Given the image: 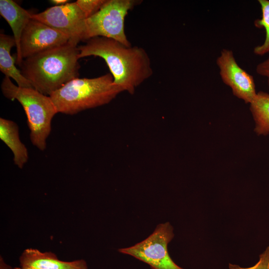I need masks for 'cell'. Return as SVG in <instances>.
<instances>
[{
    "label": "cell",
    "mask_w": 269,
    "mask_h": 269,
    "mask_svg": "<svg viewBox=\"0 0 269 269\" xmlns=\"http://www.w3.org/2000/svg\"><path fill=\"white\" fill-rule=\"evenodd\" d=\"M79 54L77 45L68 42L23 59L20 71L34 89L49 96L78 78Z\"/></svg>",
    "instance_id": "2"
},
{
    "label": "cell",
    "mask_w": 269,
    "mask_h": 269,
    "mask_svg": "<svg viewBox=\"0 0 269 269\" xmlns=\"http://www.w3.org/2000/svg\"><path fill=\"white\" fill-rule=\"evenodd\" d=\"M66 34L39 21L31 19L22 33L20 49L23 59L67 44Z\"/></svg>",
    "instance_id": "9"
},
{
    "label": "cell",
    "mask_w": 269,
    "mask_h": 269,
    "mask_svg": "<svg viewBox=\"0 0 269 269\" xmlns=\"http://www.w3.org/2000/svg\"><path fill=\"white\" fill-rule=\"evenodd\" d=\"M68 0H51L50 2L55 5H61L69 2Z\"/></svg>",
    "instance_id": "19"
},
{
    "label": "cell",
    "mask_w": 269,
    "mask_h": 269,
    "mask_svg": "<svg viewBox=\"0 0 269 269\" xmlns=\"http://www.w3.org/2000/svg\"><path fill=\"white\" fill-rule=\"evenodd\" d=\"M13 269H39L30 266H20V267H15Z\"/></svg>",
    "instance_id": "20"
},
{
    "label": "cell",
    "mask_w": 269,
    "mask_h": 269,
    "mask_svg": "<svg viewBox=\"0 0 269 269\" xmlns=\"http://www.w3.org/2000/svg\"><path fill=\"white\" fill-rule=\"evenodd\" d=\"M0 13L9 24L16 43V63L20 67L23 59L20 49L21 37L31 14L12 0H0Z\"/></svg>",
    "instance_id": "11"
},
{
    "label": "cell",
    "mask_w": 269,
    "mask_h": 269,
    "mask_svg": "<svg viewBox=\"0 0 269 269\" xmlns=\"http://www.w3.org/2000/svg\"><path fill=\"white\" fill-rule=\"evenodd\" d=\"M20 266H30L39 269H88L84 260L72 262L60 260L51 252H41L34 249L25 250L19 258Z\"/></svg>",
    "instance_id": "10"
},
{
    "label": "cell",
    "mask_w": 269,
    "mask_h": 269,
    "mask_svg": "<svg viewBox=\"0 0 269 269\" xmlns=\"http://www.w3.org/2000/svg\"><path fill=\"white\" fill-rule=\"evenodd\" d=\"M31 18L66 34L68 42L75 45L84 40L86 17L77 2L54 5L42 12L31 14Z\"/></svg>",
    "instance_id": "7"
},
{
    "label": "cell",
    "mask_w": 269,
    "mask_h": 269,
    "mask_svg": "<svg viewBox=\"0 0 269 269\" xmlns=\"http://www.w3.org/2000/svg\"><path fill=\"white\" fill-rule=\"evenodd\" d=\"M0 139L12 152L14 163L22 169L28 160V153L20 139L18 127L15 122L0 118Z\"/></svg>",
    "instance_id": "12"
},
{
    "label": "cell",
    "mask_w": 269,
    "mask_h": 269,
    "mask_svg": "<svg viewBox=\"0 0 269 269\" xmlns=\"http://www.w3.org/2000/svg\"><path fill=\"white\" fill-rule=\"evenodd\" d=\"M106 1V0H77L76 2L87 19L96 14Z\"/></svg>",
    "instance_id": "16"
},
{
    "label": "cell",
    "mask_w": 269,
    "mask_h": 269,
    "mask_svg": "<svg viewBox=\"0 0 269 269\" xmlns=\"http://www.w3.org/2000/svg\"><path fill=\"white\" fill-rule=\"evenodd\" d=\"M222 81L233 94L246 103L250 104L257 95L253 77L237 63L231 50L223 49L216 60Z\"/></svg>",
    "instance_id": "8"
},
{
    "label": "cell",
    "mask_w": 269,
    "mask_h": 269,
    "mask_svg": "<svg viewBox=\"0 0 269 269\" xmlns=\"http://www.w3.org/2000/svg\"><path fill=\"white\" fill-rule=\"evenodd\" d=\"M78 49L79 59L90 56L103 59L114 83L130 94H134L136 88L153 73L150 59L140 47L127 46L111 38L96 37Z\"/></svg>",
    "instance_id": "1"
},
{
    "label": "cell",
    "mask_w": 269,
    "mask_h": 269,
    "mask_svg": "<svg viewBox=\"0 0 269 269\" xmlns=\"http://www.w3.org/2000/svg\"><path fill=\"white\" fill-rule=\"evenodd\" d=\"M174 237L171 224L160 223L143 241L118 251L147 264L152 269H184L175 264L168 252V245Z\"/></svg>",
    "instance_id": "6"
},
{
    "label": "cell",
    "mask_w": 269,
    "mask_h": 269,
    "mask_svg": "<svg viewBox=\"0 0 269 269\" xmlns=\"http://www.w3.org/2000/svg\"><path fill=\"white\" fill-rule=\"evenodd\" d=\"M250 106L255 123V132L259 135L269 134V94L258 92Z\"/></svg>",
    "instance_id": "14"
},
{
    "label": "cell",
    "mask_w": 269,
    "mask_h": 269,
    "mask_svg": "<svg viewBox=\"0 0 269 269\" xmlns=\"http://www.w3.org/2000/svg\"><path fill=\"white\" fill-rule=\"evenodd\" d=\"M256 72L258 75L267 78L269 88V56L267 59L257 65Z\"/></svg>",
    "instance_id": "18"
},
{
    "label": "cell",
    "mask_w": 269,
    "mask_h": 269,
    "mask_svg": "<svg viewBox=\"0 0 269 269\" xmlns=\"http://www.w3.org/2000/svg\"><path fill=\"white\" fill-rule=\"evenodd\" d=\"M229 269H269V246L259 256V260L253 266L243 268L239 265L229 264Z\"/></svg>",
    "instance_id": "17"
},
{
    "label": "cell",
    "mask_w": 269,
    "mask_h": 269,
    "mask_svg": "<svg viewBox=\"0 0 269 269\" xmlns=\"http://www.w3.org/2000/svg\"><path fill=\"white\" fill-rule=\"evenodd\" d=\"M122 89L111 73L93 78L74 79L53 92L51 98L58 113L75 115L109 103Z\"/></svg>",
    "instance_id": "3"
},
{
    "label": "cell",
    "mask_w": 269,
    "mask_h": 269,
    "mask_svg": "<svg viewBox=\"0 0 269 269\" xmlns=\"http://www.w3.org/2000/svg\"><path fill=\"white\" fill-rule=\"evenodd\" d=\"M1 90L6 98L20 103L26 115L32 144L40 150H44L51 130L52 120L58 113L50 97L32 88L15 85L6 76L2 81Z\"/></svg>",
    "instance_id": "4"
},
{
    "label": "cell",
    "mask_w": 269,
    "mask_h": 269,
    "mask_svg": "<svg viewBox=\"0 0 269 269\" xmlns=\"http://www.w3.org/2000/svg\"><path fill=\"white\" fill-rule=\"evenodd\" d=\"M16 47L13 37L1 33L0 34V70L6 77L13 79L20 87L33 88L30 82L15 65L16 61L11 55L12 47Z\"/></svg>",
    "instance_id": "13"
},
{
    "label": "cell",
    "mask_w": 269,
    "mask_h": 269,
    "mask_svg": "<svg viewBox=\"0 0 269 269\" xmlns=\"http://www.w3.org/2000/svg\"><path fill=\"white\" fill-rule=\"evenodd\" d=\"M262 16L261 18L256 19L254 24L256 27L264 28L265 31V38L263 43L256 46L254 49L255 54L264 55L269 53V0H259Z\"/></svg>",
    "instance_id": "15"
},
{
    "label": "cell",
    "mask_w": 269,
    "mask_h": 269,
    "mask_svg": "<svg viewBox=\"0 0 269 269\" xmlns=\"http://www.w3.org/2000/svg\"><path fill=\"white\" fill-rule=\"evenodd\" d=\"M139 2L135 0H106L96 14L86 19L84 40L104 37L132 46L125 31V19L129 11Z\"/></svg>",
    "instance_id": "5"
}]
</instances>
